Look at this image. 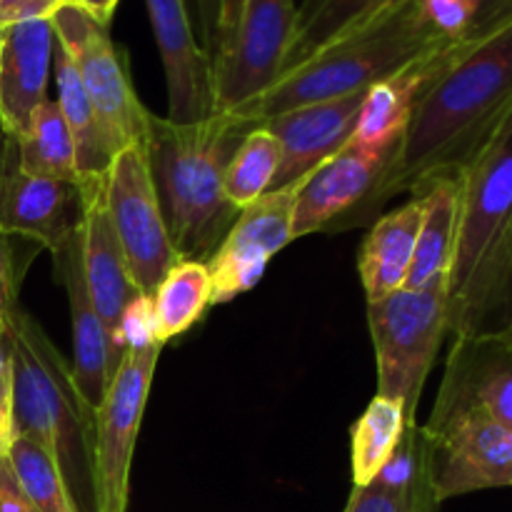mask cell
Returning <instances> with one entry per match:
<instances>
[{
  "instance_id": "4dcf8cb0",
  "label": "cell",
  "mask_w": 512,
  "mask_h": 512,
  "mask_svg": "<svg viewBox=\"0 0 512 512\" xmlns=\"http://www.w3.org/2000/svg\"><path fill=\"white\" fill-rule=\"evenodd\" d=\"M443 500L435 488H398L373 478L353 488L343 512H438Z\"/></svg>"
},
{
  "instance_id": "4fadbf2b",
  "label": "cell",
  "mask_w": 512,
  "mask_h": 512,
  "mask_svg": "<svg viewBox=\"0 0 512 512\" xmlns=\"http://www.w3.org/2000/svg\"><path fill=\"white\" fill-rule=\"evenodd\" d=\"M465 410H478L512 430V320L453 338L428 423Z\"/></svg>"
},
{
  "instance_id": "d6a6232c",
  "label": "cell",
  "mask_w": 512,
  "mask_h": 512,
  "mask_svg": "<svg viewBox=\"0 0 512 512\" xmlns=\"http://www.w3.org/2000/svg\"><path fill=\"white\" fill-rule=\"evenodd\" d=\"M480 0H420L428 23L438 30L443 38L460 43L478 13Z\"/></svg>"
},
{
  "instance_id": "30bf717a",
  "label": "cell",
  "mask_w": 512,
  "mask_h": 512,
  "mask_svg": "<svg viewBox=\"0 0 512 512\" xmlns=\"http://www.w3.org/2000/svg\"><path fill=\"white\" fill-rule=\"evenodd\" d=\"M295 23V0H245L233 33L213 55L218 113H235L278 83L293 43Z\"/></svg>"
},
{
  "instance_id": "603a6c76",
  "label": "cell",
  "mask_w": 512,
  "mask_h": 512,
  "mask_svg": "<svg viewBox=\"0 0 512 512\" xmlns=\"http://www.w3.org/2000/svg\"><path fill=\"white\" fill-rule=\"evenodd\" d=\"M420 218L423 203L413 198L373 223L358 255V273L368 303H378L405 288L418 245Z\"/></svg>"
},
{
  "instance_id": "ffe728a7",
  "label": "cell",
  "mask_w": 512,
  "mask_h": 512,
  "mask_svg": "<svg viewBox=\"0 0 512 512\" xmlns=\"http://www.w3.org/2000/svg\"><path fill=\"white\" fill-rule=\"evenodd\" d=\"M53 270L58 283L63 285L70 308V328H73V373L75 388L80 390L90 408H98L105 388L113 378L115 368L110 360L108 335H105L100 315L90 300L83 273V228L73 238L65 240L53 253Z\"/></svg>"
},
{
  "instance_id": "7a4b0ae2",
  "label": "cell",
  "mask_w": 512,
  "mask_h": 512,
  "mask_svg": "<svg viewBox=\"0 0 512 512\" xmlns=\"http://www.w3.org/2000/svg\"><path fill=\"white\" fill-rule=\"evenodd\" d=\"M250 128L230 113L200 123L150 113L145 153L180 260L208 263L238 220L240 208L225 195V168Z\"/></svg>"
},
{
  "instance_id": "8992f818",
  "label": "cell",
  "mask_w": 512,
  "mask_h": 512,
  "mask_svg": "<svg viewBox=\"0 0 512 512\" xmlns=\"http://www.w3.org/2000/svg\"><path fill=\"white\" fill-rule=\"evenodd\" d=\"M368 325L378 365V393L403 405L415 423L423 388L433 370L448 325V285L395 290L368 303Z\"/></svg>"
},
{
  "instance_id": "e0dca14e",
  "label": "cell",
  "mask_w": 512,
  "mask_h": 512,
  "mask_svg": "<svg viewBox=\"0 0 512 512\" xmlns=\"http://www.w3.org/2000/svg\"><path fill=\"white\" fill-rule=\"evenodd\" d=\"M85 218H83V273L90 300L100 315L113 368H118L125 350L120 345V318L125 308L140 295L138 285L130 278L115 230L110 225L105 205V178L83 180Z\"/></svg>"
},
{
  "instance_id": "f546056e",
  "label": "cell",
  "mask_w": 512,
  "mask_h": 512,
  "mask_svg": "<svg viewBox=\"0 0 512 512\" xmlns=\"http://www.w3.org/2000/svg\"><path fill=\"white\" fill-rule=\"evenodd\" d=\"M8 463L13 468L20 490L38 512H80L63 478V470L55 463L53 455L40 448L33 440H13L8 453Z\"/></svg>"
},
{
  "instance_id": "52a82bcc",
  "label": "cell",
  "mask_w": 512,
  "mask_h": 512,
  "mask_svg": "<svg viewBox=\"0 0 512 512\" xmlns=\"http://www.w3.org/2000/svg\"><path fill=\"white\" fill-rule=\"evenodd\" d=\"M50 20L58 45L73 60L115 155L128 145H145L150 110L135 93L125 50L110 38L108 25L90 18L73 3L60 5Z\"/></svg>"
},
{
  "instance_id": "74e56055",
  "label": "cell",
  "mask_w": 512,
  "mask_h": 512,
  "mask_svg": "<svg viewBox=\"0 0 512 512\" xmlns=\"http://www.w3.org/2000/svg\"><path fill=\"white\" fill-rule=\"evenodd\" d=\"M0 512H38L20 490L8 458H0Z\"/></svg>"
},
{
  "instance_id": "44dd1931",
  "label": "cell",
  "mask_w": 512,
  "mask_h": 512,
  "mask_svg": "<svg viewBox=\"0 0 512 512\" xmlns=\"http://www.w3.org/2000/svg\"><path fill=\"white\" fill-rule=\"evenodd\" d=\"M448 48L423 55L415 63L405 65L403 70L365 90L363 108H360L358 125H355L350 145L365 150V153L390 158V153L398 148L400 138L408 128L420 93L428 85V80L438 73Z\"/></svg>"
},
{
  "instance_id": "1f68e13d",
  "label": "cell",
  "mask_w": 512,
  "mask_h": 512,
  "mask_svg": "<svg viewBox=\"0 0 512 512\" xmlns=\"http://www.w3.org/2000/svg\"><path fill=\"white\" fill-rule=\"evenodd\" d=\"M40 248L35 240L0 230V315L18 308L20 285Z\"/></svg>"
},
{
  "instance_id": "4316f807",
  "label": "cell",
  "mask_w": 512,
  "mask_h": 512,
  "mask_svg": "<svg viewBox=\"0 0 512 512\" xmlns=\"http://www.w3.org/2000/svg\"><path fill=\"white\" fill-rule=\"evenodd\" d=\"M395 3L405 0H303V5H298V23L283 73L308 60L315 50L328 45L345 30Z\"/></svg>"
},
{
  "instance_id": "7402d4cb",
  "label": "cell",
  "mask_w": 512,
  "mask_h": 512,
  "mask_svg": "<svg viewBox=\"0 0 512 512\" xmlns=\"http://www.w3.org/2000/svg\"><path fill=\"white\" fill-rule=\"evenodd\" d=\"M413 195L423 203V218L405 288L420 290L430 285H448L458 248L460 173L440 175Z\"/></svg>"
},
{
  "instance_id": "2e32d148",
  "label": "cell",
  "mask_w": 512,
  "mask_h": 512,
  "mask_svg": "<svg viewBox=\"0 0 512 512\" xmlns=\"http://www.w3.org/2000/svg\"><path fill=\"white\" fill-rule=\"evenodd\" d=\"M168 85V120L200 123L215 110L213 60L195 40L185 0H145Z\"/></svg>"
},
{
  "instance_id": "60d3db41",
  "label": "cell",
  "mask_w": 512,
  "mask_h": 512,
  "mask_svg": "<svg viewBox=\"0 0 512 512\" xmlns=\"http://www.w3.org/2000/svg\"><path fill=\"white\" fill-rule=\"evenodd\" d=\"M68 3L78 5L80 10H85V13H88L90 18L98 20V23L110 25L120 0H68Z\"/></svg>"
},
{
  "instance_id": "f1b7e54d",
  "label": "cell",
  "mask_w": 512,
  "mask_h": 512,
  "mask_svg": "<svg viewBox=\"0 0 512 512\" xmlns=\"http://www.w3.org/2000/svg\"><path fill=\"white\" fill-rule=\"evenodd\" d=\"M280 163L283 150L278 138L263 125L250 128L225 168V195L230 203L243 210L270 193Z\"/></svg>"
},
{
  "instance_id": "83f0119b",
  "label": "cell",
  "mask_w": 512,
  "mask_h": 512,
  "mask_svg": "<svg viewBox=\"0 0 512 512\" xmlns=\"http://www.w3.org/2000/svg\"><path fill=\"white\" fill-rule=\"evenodd\" d=\"M408 423L403 405L375 395L358 423L350 430V473L353 488H363L383 470L393 450L398 448Z\"/></svg>"
},
{
  "instance_id": "ab89813d",
  "label": "cell",
  "mask_w": 512,
  "mask_h": 512,
  "mask_svg": "<svg viewBox=\"0 0 512 512\" xmlns=\"http://www.w3.org/2000/svg\"><path fill=\"white\" fill-rule=\"evenodd\" d=\"M243 3H245V0H220L218 40H215L213 55L218 53L220 48H223V43L230 38V33H233L235 23H238V18H240V10H243ZM213 55H210V60H213Z\"/></svg>"
},
{
  "instance_id": "ee69618b",
  "label": "cell",
  "mask_w": 512,
  "mask_h": 512,
  "mask_svg": "<svg viewBox=\"0 0 512 512\" xmlns=\"http://www.w3.org/2000/svg\"><path fill=\"white\" fill-rule=\"evenodd\" d=\"M0 45H3V25H0Z\"/></svg>"
},
{
  "instance_id": "8d00e7d4",
  "label": "cell",
  "mask_w": 512,
  "mask_h": 512,
  "mask_svg": "<svg viewBox=\"0 0 512 512\" xmlns=\"http://www.w3.org/2000/svg\"><path fill=\"white\" fill-rule=\"evenodd\" d=\"M15 435L13 418V380H10V358L0 368V458H8Z\"/></svg>"
},
{
  "instance_id": "9a60e30c",
  "label": "cell",
  "mask_w": 512,
  "mask_h": 512,
  "mask_svg": "<svg viewBox=\"0 0 512 512\" xmlns=\"http://www.w3.org/2000/svg\"><path fill=\"white\" fill-rule=\"evenodd\" d=\"M385 163V155L365 153L348 143L333 158L310 170L298 183L293 238L368 223V203Z\"/></svg>"
},
{
  "instance_id": "6da1fadb",
  "label": "cell",
  "mask_w": 512,
  "mask_h": 512,
  "mask_svg": "<svg viewBox=\"0 0 512 512\" xmlns=\"http://www.w3.org/2000/svg\"><path fill=\"white\" fill-rule=\"evenodd\" d=\"M512 108V20L453 43L415 103L368 203V223L390 198L455 175Z\"/></svg>"
},
{
  "instance_id": "d4e9b609",
  "label": "cell",
  "mask_w": 512,
  "mask_h": 512,
  "mask_svg": "<svg viewBox=\"0 0 512 512\" xmlns=\"http://www.w3.org/2000/svg\"><path fill=\"white\" fill-rule=\"evenodd\" d=\"M18 143L20 168L35 178L65 180V183H83L78 173L73 135L53 98L45 100L30 118Z\"/></svg>"
},
{
  "instance_id": "3957f363",
  "label": "cell",
  "mask_w": 512,
  "mask_h": 512,
  "mask_svg": "<svg viewBox=\"0 0 512 512\" xmlns=\"http://www.w3.org/2000/svg\"><path fill=\"white\" fill-rule=\"evenodd\" d=\"M512 108L460 170L458 248L448 280L450 335H473L512 305Z\"/></svg>"
},
{
  "instance_id": "f35d334b",
  "label": "cell",
  "mask_w": 512,
  "mask_h": 512,
  "mask_svg": "<svg viewBox=\"0 0 512 512\" xmlns=\"http://www.w3.org/2000/svg\"><path fill=\"white\" fill-rule=\"evenodd\" d=\"M195 5H198L200 33H203V40H205V53L213 55L215 40H218L220 0H195Z\"/></svg>"
},
{
  "instance_id": "ba28073f",
  "label": "cell",
  "mask_w": 512,
  "mask_h": 512,
  "mask_svg": "<svg viewBox=\"0 0 512 512\" xmlns=\"http://www.w3.org/2000/svg\"><path fill=\"white\" fill-rule=\"evenodd\" d=\"M160 350L158 343L128 350L95 408V512L128 510L130 468Z\"/></svg>"
},
{
  "instance_id": "e575fe53",
  "label": "cell",
  "mask_w": 512,
  "mask_h": 512,
  "mask_svg": "<svg viewBox=\"0 0 512 512\" xmlns=\"http://www.w3.org/2000/svg\"><path fill=\"white\" fill-rule=\"evenodd\" d=\"M68 0H0V25L25 23V20L53 18L55 10Z\"/></svg>"
},
{
  "instance_id": "b9f144b4",
  "label": "cell",
  "mask_w": 512,
  "mask_h": 512,
  "mask_svg": "<svg viewBox=\"0 0 512 512\" xmlns=\"http://www.w3.org/2000/svg\"><path fill=\"white\" fill-rule=\"evenodd\" d=\"M508 273H510V300H512V245H510V268H508Z\"/></svg>"
},
{
  "instance_id": "d6986e66",
  "label": "cell",
  "mask_w": 512,
  "mask_h": 512,
  "mask_svg": "<svg viewBox=\"0 0 512 512\" xmlns=\"http://www.w3.org/2000/svg\"><path fill=\"white\" fill-rule=\"evenodd\" d=\"M53 20L5 25L0 45V128L23 135L35 110L48 100L55 55Z\"/></svg>"
},
{
  "instance_id": "d590c367",
  "label": "cell",
  "mask_w": 512,
  "mask_h": 512,
  "mask_svg": "<svg viewBox=\"0 0 512 512\" xmlns=\"http://www.w3.org/2000/svg\"><path fill=\"white\" fill-rule=\"evenodd\" d=\"M512 20V0H480L478 13L463 40H478Z\"/></svg>"
},
{
  "instance_id": "277c9868",
  "label": "cell",
  "mask_w": 512,
  "mask_h": 512,
  "mask_svg": "<svg viewBox=\"0 0 512 512\" xmlns=\"http://www.w3.org/2000/svg\"><path fill=\"white\" fill-rule=\"evenodd\" d=\"M13 380L15 435L48 450L80 512H95V410L75 388L70 363L23 308L3 315Z\"/></svg>"
},
{
  "instance_id": "cb8c5ba5",
  "label": "cell",
  "mask_w": 512,
  "mask_h": 512,
  "mask_svg": "<svg viewBox=\"0 0 512 512\" xmlns=\"http://www.w3.org/2000/svg\"><path fill=\"white\" fill-rule=\"evenodd\" d=\"M53 68L55 83H58V98H55V103H58L65 123H68L70 135H73L80 180L105 178V173H108L110 163L115 158V150L110 145L108 135H105V128L100 123L98 113H95L93 103L85 95L73 60L68 58V53L58 43H55Z\"/></svg>"
},
{
  "instance_id": "8fae6325",
  "label": "cell",
  "mask_w": 512,
  "mask_h": 512,
  "mask_svg": "<svg viewBox=\"0 0 512 512\" xmlns=\"http://www.w3.org/2000/svg\"><path fill=\"white\" fill-rule=\"evenodd\" d=\"M438 498L512 488V430L478 410L425 423Z\"/></svg>"
},
{
  "instance_id": "7c38bea8",
  "label": "cell",
  "mask_w": 512,
  "mask_h": 512,
  "mask_svg": "<svg viewBox=\"0 0 512 512\" xmlns=\"http://www.w3.org/2000/svg\"><path fill=\"white\" fill-rule=\"evenodd\" d=\"M85 218L83 183L35 178L20 168L15 135L0 128V230L55 250L80 233Z\"/></svg>"
},
{
  "instance_id": "836d02e7",
  "label": "cell",
  "mask_w": 512,
  "mask_h": 512,
  "mask_svg": "<svg viewBox=\"0 0 512 512\" xmlns=\"http://www.w3.org/2000/svg\"><path fill=\"white\" fill-rule=\"evenodd\" d=\"M165 345L158 333V320H155L153 298L140 293L133 303L125 308L123 318H120V345L123 350L145 348V345Z\"/></svg>"
},
{
  "instance_id": "7bdbcfd3",
  "label": "cell",
  "mask_w": 512,
  "mask_h": 512,
  "mask_svg": "<svg viewBox=\"0 0 512 512\" xmlns=\"http://www.w3.org/2000/svg\"><path fill=\"white\" fill-rule=\"evenodd\" d=\"M3 335H5V328H3V315H0V343H3Z\"/></svg>"
},
{
  "instance_id": "ac0fdd59",
  "label": "cell",
  "mask_w": 512,
  "mask_h": 512,
  "mask_svg": "<svg viewBox=\"0 0 512 512\" xmlns=\"http://www.w3.org/2000/svg\"><path fill=\"white\" fill-rule=\"evenodd\" d=\"M363 98L365 93H353L323 103L300 105L263 120L260 125L278 138L283 150V163L270 190L300 183L310 170L340 153L353 138Z\"/></svg>"
},
{
  "instance_id": "5b68a950",
  "label": "cell",
  "mask_w": 512,
  "mask_h": 512,
  "mask_svg": "<svg viewBox=\"0 0 512 512\" xmlns=\"http://www.w3.org/2000/svg\"><path fill=\"white\" fill-rule=\"evenodd\" d=\"M448 45L453 40L428 23L420 0L395 3L315 50L308 60L280 75L268 93L230 115L260 125L300 105L365 93L405 65Z\"/></svg>"
},
{
  "instance_id": "9c48e42d",
  "label": "cell",
  "mask_w": 512,
  "mask_h": 512,
  "mask_svg": "<svg viewBox=\"0 0 512 512\" xmlns=\"http://www.w3.org/2000/svg\"><path fill=\"white\" fill-rule=\"evenodd\" d=\"M105 205L130 278L140 293L153 295L180 258L155 193L145 145H128L115 155L105 173Z\"/></svg>"
},
{
  "instance_id": "5bb4252c",
  "label": "cell",
  "mask_w": 512,
  "mask_h": 512,
  "mask_svg": "<svg viewBox=\"0 0 512 512\" xmlns=\"http://www.w3.org/2000/svg\"><path fill=\"white\" fill-rule=\"evenodd\" d=\"M298 183L270 190L253 205L240 210L238 220L220 248L208 260L213 305L230 303L253 290L265 275L270 260L293 243V208Z\"/></svg>"
},
{
  "instance_id": "484cf974",
  "label": "cell",
  "mask_w": 512,
  "mask_h": 512,
  "mask_svg": "<svg viewBox=\"0 0 512 512\" xmlns=\"http://www.w3.org/2000/svg\"><path fill=\"white\" fill-rule=\"evenodd\" d=\"M150 298H153L155 320H158V333L163 343L188 333L213 305L208 265L198 260H178Z\"/></svg>"
}]
</instances>
